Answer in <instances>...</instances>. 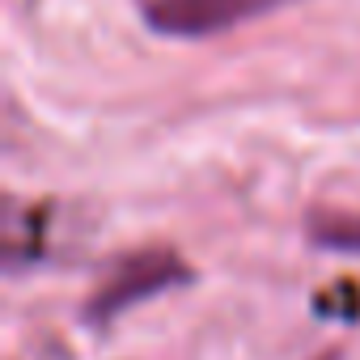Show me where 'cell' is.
I'll return each instance as SVG.
<instances>
[{
    "label": "cell",
    "mask_w": 360,
    "mask_h": 360,
    "mask_svg": "<svg viewBox=\"0 0 360 360\" xmlns=\"http://www.w3.org/2000/svg\"><path fill=\"white\" fill-rule=\"evenodd\" d=\"M297 0H144V22L165 39H212Z\"/></svg>",
    "instance_id": "obj_1"
},
{
    "label": "cell",
    "mask_w": 360,
    "mask_h": 360,
    "mask_svg": "<svg viewBox=\"0 0 360 360\" xmlns=\"http://www.w3.org/2000/svg\"><path fill=\"white\" fill-rule=\"evenodd\" d=\"M309 238L322 250L360 255V217H352V212H314L309 217Z\"/></svg>",
    "instance_id": "obj_3"
},
{
    "label": "cell",
    "mask_w": 360,
    "mask_h": 360,
    "mask_svg": "<svg viewBox=\"0 0 360 360\" xmlns=\"http://www.w3.org/2000/svg\"><path fill=\"white\" fill-rule=\"evenodd\" d=\"M183 280H187V267L178 263V255H169V250H140V255L123 259L110 271V280L94 292L89 314L94 318H115L119 309H127L136 301H148V297L183 284Z\"/></svg>",
    "instance_id": "obj_2"
}]
</instances>
